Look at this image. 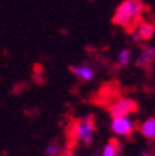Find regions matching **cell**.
Masks as SVG:
<instances>
[{"label": "cell", "instance_id": "obj_5", "mask_svg": "<svg viewBox=\"0 0 155 156\" xmlns=\"http://www.w3.org/2000/svg\"><path fill=\"white\" fill-rule=\"evenodd\" d=\"M72 73L81 79V80H90L93 76H95V71L93 68H90L88 65H76V66H72Z\"/></svg>", "mask_w": 155, "mask_h": 156}, {"label": "cell", "instance_id": "obj_7", "mask_svg": "<svg viewBox=\"0 0 155 156\" xmlns=\"http://www.w3.org/2000/svg\"><path fill=\"white\" fill-rule=\"evenodd\" d=\"M141 135L147 139H155V118H149L140 124Z\"/></svg>", "mask_w": 155, "mask_h": 156}, {"label": "cell", "instance_id": "obj_10", "mask_svg": "<svg viewBox=\"0 0 155 156\" xmlns=\"http://www.w3.org/2000/svg\"><path fill=\"white\" fill-rule=\"evenodd\" d=\"M118 62L120 65H127L130 62V51L129 50H121L118 54Z\"/></svg>", "mask_w": 155, "mask_h": 156}, {"label": "cell", "instance_id": "obj_4", "mask_svg": "<svg viewBox=\"0 0 155 156\" xmlns=\"http://www.w3.org/2000/svg\"><path fill=\"white\" fill-rule=\"evenodd\" d=\"M112 131L118 136H130L132 130H134V125H132L130 119L127 116H120V118H113L112 119Z\"/></svg>", "mask_w": 155, "mask_h": 156}, {"label": "cell", "instance_id": "obj_1", "mask_svg": "<svg viewBox=\"0 0 155 156\" xmlns=\"http://www.w3.org/2000/svg\"><path fill=\"white\" fill-rule=\"evenodd\" d=\"M141 12H143L141 0H123L115 11L113 23L124 27V28H129L138 20Z\"/></svg>", "mask_w": 155, "mask_h": 156}, {"label": "cell", "instance_id": "obj_8", "mask_svg": "<svg viewBox=\"0 0 155 156\" xmlns=\"http://www.w3.org/2000/svg\"><path fill=\"white\" fill-rule=\"evenodd\" d=\"M135 31L140 34L141 40H147V39H150L152 34H153V25L147 23V22H141V23L138 25V28H137Z\"/></svg>", "mask_w": 155, "mask_h": 156}, {"label": "cell", "instance_id": "obj_6", "mask_svg": "<svg viewBox=\"0 0 155 156\" xmlns=\"http://www.w3.org/2000/svg\"><path fill=\"white\" fill-rule=\"evenodd\" d=\"M155 60V47H147L146 50L141 51V54L138 56V60H137V65L144 68V66L150 65L152 62Z\"/></svg>", "mask_w": 155, "mask_h": 156}, {"label": "cell", "instance_id": "obj_3", "mask_svg": "<svg viewBox=\"0 0 155 156\" xmlns=\"http://www.w3.org/2000/svg\"><path fill=\"white\" fill-rule=\"evenodd\" d=\"M137 110V104L130 99H118L116 102H113L110 105V115L113 118H120V116H127L129 113Z\"/></svg>", "mask_w": 155, "mask_h": 156}, {"label": "cell", "instance_id": "obj_2", "mask_svg": "<svg viewBox=\"0 0 155 156\" xmlns=\"http://www.w3.org/2000/svg\"><path fill=\"white\" fill-rule=\"evenodd\" d=\"M73 133H75V138L82 141L84 144H90L93 139V133H95V124L92 118H87L82 119L79 122H76L73 125Z\"/></svg>", "mask_w": 155, "mask_h": 156}, {"label": "cell", "instance_id": "obj_9", "mask_svg": "<svg viewBox=\"0 0 155 156\" xmlns=\"http://www.w3.org/2000/svg\"><path fill=\"white\" fill-rule=\"evenodd\" d=\"M118 151H120V144L118 141H109V144L102 148V153L101 156H118Z\"/></svg>", "mask_w": 155, "mask_h": 156}, {"label": "cell", "instance_id": "obj_13", "mask_svg": "<svg viewBox=\"0 0 155 156\" xmlns=\"http://www.w3.org/2000/svg\"><path fill=\"white\" fill-rule=\"evenodd\" d=\"M141 156H150V154H149V153H143Z\"/></svg>", "mask_w": 155, "mask_h": 156}, {"label": "cell", "instance_id": "obj_11", "mask_svg": "<svg viewBox=\"0 0 155 156\" xmlns=\"http://www.w3.org/2000/svg\"><path fill=\"white\" fill-rule=\"evenodd\" d=\"M45 153H47L48 156H57V154L61 153V147H59L57 144H50V145L47 147Z\"/></svg>", "mask_w": 155, "mask_h": 156}, {"label": "cell", "instance_id": "obj_12", "mask_svg": "<svg viewBox=\"0 0 155 156\" xmlns=\"http://www.w3.org/2000/svg\"><path fill=\"white\" fill-rule=\"evenodd\" d=\"M62 156H73V154H72V153H64Z\"/></svg>", "mask_w": 155, "mask_h": 156}]
</instances>
